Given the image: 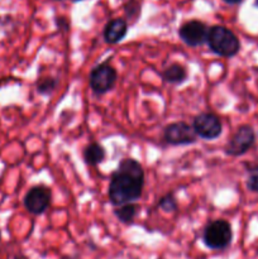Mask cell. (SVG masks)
Listing matches in <instances>:
<instances>
[{
	"instance_id": "10",
	"label": "cell",
	"mask_w": 258,
	"mask_h": 259,
	"mask_svg": "<svg viewBox=\"0 0 258 259\" xmlns=\"http://www.w3.org/2000/svg\"><path fill=\"white\" fill-rule=\"evenodd\" d=\"M128 33V22L124 18H114L106 23L104 28V39L108 45H116Z\"/></svg>"
},
{
	"instance_id": "23",
	"label": "cell",
	"mask_w": 258,
	"mask_h": 259,
	"mask_svg": "<svg viewBox=\"0 0 258 259\" xmlns=\"http://www.w3.org/2000/svg\"><path fill=\"white\" fill-rule=\"evenodd\" d=\"M15 259H23V258H20V257H17Z\"/></svg>"
},
{
	"instance_id": "5",
	"label": "cell",
	"mask_w": 258,
	"mask_h": 259,
	"mask_svg": "<svg viewBox=\"0 0 258 259\" xmlns=\"http://www.w3.org/2000/svg\"><path fill=\"white\" fill-rule=\"evenodd\" d=\"M51 201H52V191L45 185L33 186L32 189L28 190L23 200L24 207L33 215L43 214L50 207Z\"/></svg>"
},
{
	"instance_id": "15",
	"label": "cell",
	"mask_w": 258,
	"mask_h": 259,
	"mask_svg": "<svg viewBox=\"0 0 258 259\" xmlns=\"http://www.w3.org/2000/svg\"><path fill=\"white\" fill-rule=\"evenodd\" d=\"M158 207L161 210H163L164 212H174L176 211L179 204H177V200L175 197V195L172 192H168L164 196H162L158 201Z\"/></svg>"
},
{
	"instance_id": "18",
	"label": "cell",
	"mask_w": 258,
	"mask_h": 259,
	"mask_svg": "<svg viewBox=\"0 0 258 259\" xmlns=\"http://www.w3.org/2000/svg\"><path fill=\"white\" fill-rule=\"evenodd\" d=\"M56 22H57V27L58 29H63V30H67L68 29V22L66 18H58V19H56Z\"/></svg>"
},
{
	"instance_id": "9",
	"label": "cell",
	"mask_w": 258,
	"mask_h": 259,
	"mask_svg": "<svg viewBox=\"0 0 258 259\" xmlns=\"http://www.w3.org/2000/svg\"><path fill=\"white\" fill-rule=\"evenodd\" d=\"M209 28L200 20H189L184 23L179 29V35L184 43L190 47H199L206 42Z\"/></svg>"
},
{
	"instance_id": "22",
	"label": "cell",
	"mask_w": 258,
	"mask_h": 259,
	"mask_svg": "<svg viewBox=\"0 0 258 259\" xmlns=\"http://www.w3.org/2000/svg\"><path fill=\"white\" fill-rule=\"evenodd\" d=\"M53 2H61V0H53Z\"/></svg>"
},
{
	"instance_id": "14",
	"label": "cell",
	"mask_w": 258,
	"mask_h": 259,
	"mask_svg": "<svg viewBox=\"0 0 258 259\" xmlns=\"http://www.w3.org/2000/svg\"><path fill=\"white\" fill-rule=\"evenodd\" d=\"M58 80L53 77H43L37 82V93L40 95H51L57 88Z\"/></svg>"
},
{
	"instance_id": "12",
	"label": "cell",
	"mask_w": 258,
	"mask_h": 259,
	"mask_svg": "<svg viewBox=\"0 0 258 259\" xmlns=\"http://www.w3.org/2000/svg\"><path fill=\"white\" fill-rule=\"evenodd\" d=\"M106 152L100 143H90L83 149V161L89 166H98L105 159Z\"/></svg>"
},
{
	"instance_id": "1",
	"label": "cell",
	"mask_w": 258,
	"mask_h": 259,
	"mask_svg": "<svg viewBox=\"0 0 258 259\" xmlns=\"http://www.w3.org/2000/svg\"><path fill=\"white\" fill-rule=\"evenodd\" d=\"M144 186V171L142 164L133 158H123L113 172L108 189L111 205L136 202L141 199Z\"/></svg>"
},
{
	"instance_id": "19",
	"label": "cell",
	"mask_w": 258,
	"mask_h": 259,
	"mask_svg": "<svg viewBox=\"0 0 258 259\" xmlns=\"http://www.w3.org/2000/svg\"><path fill=\"white\" fill-rule=\"evenodd\" d=\"M223 2L227 3V4H229V5H237V4H239V3H242L243 0H223Z\"/></svg>"
},
{
	"instance_id": "3",
	"label": "cell",
	"mask_w": 258,
	"mask_h": 259,
	"mask_svg": "<svg viewBox=\"0 0 258 259\" xmlns=\"http://www.w3.org/2000/svg\"><path fill=\"white\" fill-rule=\"evenodd\" d=\"M233 240V230L227 220L218 219L210 222L202 233V242L212 250L225 249Z\"/></svg>"
},
{
	"instance_id": "16",
	"label": "cell",
	"mask_w": 258,
	"mask_h": 259,
	"mask_svg": "<svg viewBox=\"0 0 258 259\" xmlns=\"http://www.w3.org/2000/svg\"><path fill=\"white\" fill-rule=\"evenodd\" d=\"M125 20H136L138 18V15L141 14V5L137 0H131V2L126 3L125 5Z\"/></svg>"
},
{
	"instance_id": "20",
	"label": "cell",
	"mask_w": 258,
	"mask_h": 259,
	"mask_svg": "<svg viewBox=\"0 0 258 259\" xmlns=\"http://www.w3.org/2000/svg\"><path fill=\"white\" fill-rule=\"evenodd\" d=\"M254 7L258 8V0H255V2H254Z\"/></svg>"
},
{
	"instance_id": "17",
	"label": "cell",
	"mask_w": 258,
	"mask_h": 259,
	"mask_svg": "<svg viewBox=\"0 0 258 259\" xmlns=\"http://www.w3.org/2000/svg\"><path fill=\"white\" fill-rule=\"evenodd\" d=\"M247 189L252 192H258V166L253 167L248 172Z\"/></svg>"
},
{
	"instance_id": "4",
	"label": "cell",
	"mask_w": 258,
	"mask_h": 259,
	"mask_svg": "<svg viewBox=\"0 0 258 259\" xmlns=\"http://www.w3.org/2000/svg\"><path fill=\"white\" fill-rule=\"evenodd\" d=\"M116 78H118L116 70L109 63V61H105L91 70L89 76V85L94 94L104 95L115 86Z\"/></svg>"
},
{
	"instance_id": "11",
	"label": "cell",
	"mask_w": 258,
	"mask_h": 259,
	"mask_svg": "<svg viewBox=\"0 0 258 259\" xmlns=\"http://www.w3.org/2000/svg\"><path fill=\"white\" fill-rule=\"evenodd\" d=\"M162 78L172 85H180L187 80V70L185 66L180 63H172L168 67L164 68L162 72Z\"/></svg>"
},
{
	"instance_id": "2",
	"label": "cell",
	"mask_w": 258,
	"mask_h": 259,
	"mask_svg": "<svg viewBox=\"0 0 258 259\" xmlns=\"http://www.w3.org/2000/svg\"><path fill=\"white\" fill-rule=\"evenodd\" d=\"M206 43L212 53L225 58L233 57L240 50V42L237 35L223 25H212L209 28Z\"/></svg>"
},
{
	"instance_id": "7",
	"label": "cell",
	"mask_w": 258,
	"mask_h": 259,
	"mask_svg": "<svg viewBox=\"0 0 258 259\" xmlns=\"http://www.w3.org/2000/svg\"><path fill=\"white\" fill-rule=\"evenodd\" d=\"M255 141L254 132H253L252 126L249 125H242L238 128L234 136L228 141L227 146H225V153L228 156L232 157H239L247 153L250 148L253 147Z\"/></svg>"
},
{
	"instance_id": "6",
	"label": "cell",
	"mask_w": 258,
	"mask_h": 259,
	"mask_svg": "<svg viewBox=\"0 0 258 259\" xmlns=\"http://www.w3.org/2000/svg\"><path fill=\"white\" fill-rule=\"evenodd\" d=\"M192 128L197 137L206 141L217 139L223 132L222 120L219 116L212 113H200L199 115L195 116Z\"/></svg>"
},
{
	"instance_id": "21",
	"label": "cell",
	"mask_w": 258,
	"mask_h": 259,
	"mask_svg": "<svg viewBox=\"0 0 258 259\" xmlns=\"http://www.w3.org/2000/svg\"><path fill=\"white\" fill-rule=\"evenodd\" d=\"M71 2H75V3H77V2H82V0H71Z\"/></svg>"
},
{
	"instance_id": "24",
	"label": "cell",
	"mask_w": 258,
	"mask_h": 259,
	"mask_svg": "<svg viewBox=\"0 0 258 259\" xmlns=\"http://www.w3.org/2000/svg\"><path fill=\"white\" fill-rule=\"evenodd\" d=\"M159 259H162V258H159Z\"/></svg>"
},
{
	"instance_id": "13",
	"label": "cell",
	"mask_w": 258,
	"mask_h": 259,
	"mask_svg": "<svg viewBox=\"0 0 258 259\" xmlns=\"http://www.w3.org/2000/svg\"><path fill=\"white\" fill-rule=\"evenodd\" d=\"M138 214V205L136 202H126V204L115 206L114 215L116 219L123 224H132Z\"/></svg>"
},
{
	"instance_id": "8",
	"label": "cell",
	"mask_w": 258,
	"mask_h": 259,
	"mask_svg": "<svg viewBox=\"0 0 258 259\" xmlns=\"http://www.w3.org/2000/svg\"><path fill=\"white\" fill-rule=\"evenodd\" d=\"M194 128L185 121L171 123L164 128L163 139L171 146H187L196 142Z\"/></svg>"
}]
</instances>
